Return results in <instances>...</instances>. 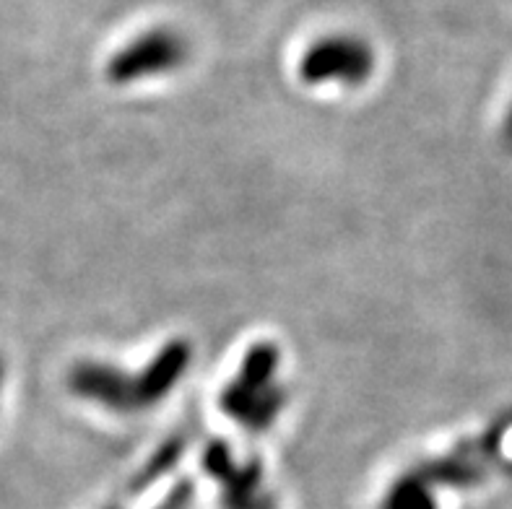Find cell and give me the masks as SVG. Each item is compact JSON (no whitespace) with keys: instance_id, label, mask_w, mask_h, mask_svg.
Listing matches in <instances>:
<instances>
[{"instance_id":"cell-1","label":"cell","mask_w":512,"mask_h":509,"mask_svg":"<svg viewBox=\"0 0 512 509\" xmlns=\"http://www.w3.org/2000/svg\"><path fill=\"white\" fill-rule=\"evenodd\" d=\"M281 367V348L271 341H260L247 348L237 377L224 387L219 406L250 432H266L289 403V393L276 382Z\"/></svg>"},{"instance_id":"cell-6","label":"cell","mask_w":512,"mask_h":509,"mask_svg":"<svg viewBox=\"0 0 512 509\" xmlns=\"http://www.w3.org/2000/svg\"><path fill=\"white\" fill-rule=\"evenodd\" d=\"M190 364H193V343L188 338H172L164 343L146 367L141 369L138 377H133L136 385V408L146 411V408L159 406L162 400L172 395L182 377L188 374Z\"/></svg>"},{"instance_id":"cell-5","label":"cell","mask_w":512,"mask_h":509,"mask_svg":"<svg viewBox=\"0 0 512 509\" xmlns=\"http://www.w3.org/2000/svg\"><path fill=\"white\" fill-rule=\"evenodd\" d=\"M65 382H68V390L86 403H94L112 413L138 411L133 374L125 372L123 367H115L110 361H76Z\"/></svg>"},{"instance_id":"cell-4","label":"cell","mask_w":512,"mask_h":509,"mask_svg":"<svg viewBox=\"0 0 512 509\" xmlns=\"http://www.w3.org/2000/svg\"><path fill=\"white\" fill-rule=\"evenodd\" d=\"M512 429V416H502L494 421L487 432L476 434L455 447L453 452L442 455L437 460L424 463L419 471L435 486H453V489H468V486L481 484L500 460L505 450L507 434Z\"/></svg>"},{"instance_id":"cell-2","label":"cell","mask_w":512,"mask_h":509,"mask_svg":"<svg viewBox=\"0 0 512 509\" xmlns=\"http://www.w3.org/2000/svg\"><path fill=\"white\" fill-rule=\"evenodd\" d=\"M377 68L375 47L359 34H325L299 58L297 76L305 86H346L359 89Z\"/></svg>"},{"instance_id":"cell-9","label":"cell","mask_w":512,"mask_h":509,"mask_svg":"<svg viewBox=\"0 0 512 509\" xmlns=\"http://www.w3.org/2000/svg\"><path fill=\"white\" fill-rule=\"evenodd\" d=\"M6 377H8L6 359H3V354H0V400H3V390H6Z\"/></svg>"},{"instance_id":"cell-8","label":"cell","mask_w":512,"mask_h":509,"mask_svg":"<svg viewBox=\"0 0 512 509\" xmlns=\"http://www.w3.org/2000/svg\"><path fill=\"white\" fill-rule=\"evenodd\" d=\"M500 138H502V143H505V149L512 154V102H510V107H507L505 117H502Z\"/></svg>"},{"instance_id":"cell-3","label":"cell","mask_w":512,"mask_h":509,"mask_svg":"<svg viewBox=\"0 0 512 509\" xmlns=\"http://www.w3.org/2000/svg\"><path fill=\"white\" fill-rule=\"evenodd\" d=\"M188 58V39L175 29L156 26V29L138 34V37L130 39L128 45L120 47L110 58L104 73L110 78V84L133 86L149 81V78L180 71L182 65L188 63Z\"/></svg>"},{"instance_id":"cell-7","label":"cell","mask_w":512,"mask_h":509,"mask_svg":"<svg viewBox=\"0 0 512 509\" xmlns=\"http://www.w3.org/2000/svg\"><path fill=\"white\" fill-rule=\"evenodd\" d=\"M383 509H437L435 484L419 468L403 473L390 484Z\"/></svg>"}]
</instances>
